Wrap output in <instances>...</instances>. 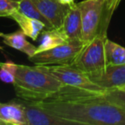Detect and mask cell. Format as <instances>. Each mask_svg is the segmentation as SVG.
<instances>
[{
  "label": "cell",
  "instance_id": "obj_1",
  "mask_svg": "<svg viewBox=\"0 0 125 125\" xmlns=\"http://www.w3.org/2000/svg\"><path fill=\"white\" fill-rule=\"evenodd\" d=\"M105 93L62 86L45 100L33 103L74 124L125 125V109L110 100Z\"/></svg>",
  "mask_w": 125,
  "mask_h": 125
},
{
  "label": "cell",
  "instance_id": "obj_2",
  "mask_svg": "<svg viewBox=\"0 0 125 125\" xmlns=\"http://www.w3.org/2000/svg\"><path fill=\"white\" fill-rule=\"evenodd\" d=\"M14 89L18 99L28 102L44 101L62 87L43 65L18 64Z\"/></svg>",
  "mask_w": 125,
  "mask_h": 125
},
{
  "label": "cell",
  "instance_id": "obj_3",
  "mask_svg": "<svg viewBox=\"0 0 125 125\" xmlns=\"http://www.w3.org/2000/svg\"><path fill=\"white\" fill-rule=\"evenodd\" d=\"M106 38V30L102 29L95 38L84 45L70 65L87 75L103 71L107 66L104 51Z\"/></svg>",
  "mask_w": 125,
  "mask_h": 125
},
{
  "label": "cell",
  "instance_id": "obj_4",
  "mask_svg": "<svg viewBox=\"0 0 125 125\" xmlns=\"http://www.w3.org/2000/svg\"><path fill=\"white\" fill-rule=\"evenodd\" d=\"M77 4L80 8L82 18L81 39L87 44L102 30L104 0H83Z\"/></svg>",
  "mask_w": 125,
  "mask_h": 125
},
{
  "label": "cell",
  "instance_id": "obj_5",
  "mask_svg": "<svg viewBox=\"0 0 125 125\" xmlns=\"http://www.w3.org/2000/svg\"><path fill=\"white\" fill-rule=\"evenodd\" d=\"M86 44L82 40H68L64 44L28 57L35 65L70 64Z\"/></svg>",
  "mask_w": 125,
  "mask_h": 125
},
{
  "label": "cell",
  "instance_id": "obj_6",
  "mask_svg": "<svg viewBox=\"0 0 125 125\" xmlns=\"http://www.w3.org/2000/svg\"><path fill=\"white\" fill-rule=\"evenodd\" d=\"M43 67L63 86H69L97 93H105L107 91L91 81L87 74L74 68L70 64L43 65Z\"/></svg>",
  "mask_w": 125,
  "mask_h": 125
},
{
  "label": "cell",
  "instance_id": "obj_7",
  "mask_svg": "<svg viewBox=\"0 0 125 125\" xmlns=\"http://www.w3.org/2000/svg\"><path fill=\"white\" fill-rule=\"evenodd\" d=\"M24 106L27 125H72V122L49 113L33 102L21 101Z\"/></svg>",
  "mask_w": 125,
  "mask_h": 125
},
{
  "label": "cell",
  "instance_id": "obj_8",
  "mask_svg": "<svg viewBox=\"0 0 125 125\" xmlns=\"http://www.w3.org/2000/svg\"><path fill=\"white\" fill-rule=\"evenodd\" d=\"M88 77L106 90L118 89L125 85V63L108 65L103 71L90 75Z\"/></svg>",
  "mask_w": 125,
  "mask_h": 125
},
{
  "label": "cell",
  "instance_id": "obj_9",
  "mask_svg": "<svg viewBox=\"0 0 125 125\" xmlns=\"http://www.w3.org/2000/svg\"><path fill=\"white\" fill-rule=\"evenodd\" d=\"M38 10L48 20L53 28H61L70 6L59 0H32Z\"/></svg>",
  "mask_w": 125,
  "mask_h": 125
},
{
  "label": "cell",
  "instance_id": "obj_10",
  "mask_svg": "<svg viewBox=\"0 0 125 125\" xmlns=\"http://www.w3.org/2000/svg\"><path fill=\"white\" fill-rule=\"evenodd\" d=\"M0 122L3 125H27L22 102L12 100L8 103H0Z\"/></svg>",
  "mask_w": 125,
  "mask_h": 125
},
{
  "label": "cell",
  "instance_id": "obj_11",
  "mask_svg": "<svg viewBox=\"0 0 125 125\" xmlns=\"http://www.w3.org/2000/svg\"><path fill=\"white\" fill-rule=\"evenodd\" d=\"M60 28L69 40H82V18L80 8L77 4L70 6Z\"/></svg>",
  "mask_w": 125,
  "mask_h": 125
},
{
  "label": "cell",
  "instance_id": "obj_12",
  "mask_svg": "<svg viewBox=\"0 0 125 125\" xmlns=\"http://www.w3.org/2000/svg\"><path fill=\"white\" fill-rule=\"evenodd\" d=\"M10 18L14 20L19 25L20 28L25 33V35L32 39L33 41L37 40L40 33L45 28V25L43 22H41L39 20L25 16L18 10H15L10 15Z\"/></svg>",
  "mask_w": 125,
  "mask_h": 125
},
{
  "label": "cell",
  "instance_id": "obj_13",
  "mask_svg": "<svg viewBox=\"0 0 125 125\" xmlns=\"http://www.w3.org/2000/svg\"><path fill=\"white\" fill-rule=\"evenodd\" d=\"M0 37L3 38V41L6 45L27 54L28 57L35 54L37 47L27 40L26 35L21 30H17L10 33H1Z\"/></svg>",
  "mask_w": 125,
  "mask_h": 125
},
{
  "label": "cell",
  "instance_id": "obj_14",
  "mask_svg": "<svg viewBox=\"0 0 125 125\" xmlns=\"http://www.w3.org/2000/svg\"><path fill=\"white\" fill-rule=\"evenodd\" d=\"M68 40L67 36L60 28L42 31L40 45L37 47L35 54L55 48L58 45L64 44Z\"/></svg>",
  "mask_w": 125,
  "mask_h": 125
},
{
  "label": "cell",
  "instance_id": "obj_15",
  "mask_svg": "<svg viewBox=\"0 0 125 125\" xmlns=\"http://www.w3.org/2000/svg\"><path fill=\"white\" fill-rule=\"evenodd\" d=\"M106 65H119L125 63V48L106 38L104 43Z\"/></svg>",
  "mask_w": 125,
  "mask_h": 125
},
{
  "label": "cell",
  "instance_id": "obj_16",
  "mask_svg": "<svg viewBox=\"0 0 125 125\" xmlns=\"http://www.w3.org/2000/svg\"><path fill=\"white\" fill-rule=\"evenodd\" d=\"M18 10L23 15L27 16H29L33 19H36L40 21L45 25V28L47 29H52V26L48 20L45 19V17L38 10L36 6L34 5L32 0H21L20 2H18Z\"/></svg>",
  "mask_w": 125,
  "mask_h": 125
},
{
  "label": "cell",
  "instance_id": "obj_17",
  "mask_svg": "<svg viewBox=\"0 0 125 125\" xmlns=\"http://www.w3.org/2000/svg\"><path fill=\"white\" fill-rule=\"evenodd\" d=\"M17 67L18 64L10 60H7L4 62H0V80L4 83L14 84Z\"/></svg>",
  "mask_w": 125,
  "mask_h": 125
},
{
  "label": "cell",
  "instance_id": "obj_18",
  "mask_svg": "<svg viewBox=\"0 0 125 125\" xmlns=\"http://www.w3.org/2000/svg\"><path fill=\"white\" fill-rule=\"evenodd\" d=\"M18 9V2L12 0H0V17H9Z\"/></svg>",
  "mask_w": 125,
  "mask_h": 125
},
{
  "label": "cell",
  "instance_id": "obj_19",
  "mask_svg": "<svg viewBox=\"0 0 125 125\" xmlns=\"http://www.w3.org/2000/svg\"><path fill=\"white\" fill-rule=\"evenodd\" d=\"M120 1L121 0H104V13L103 25H104V28H105V29L113 12L117 8Z\"/></svg>",
  "mask_w": 125,
  "mask_h": 125
},
{
  "label": "cell",
  "instance_id": "obj_20",
  "mask_svg": "<svg viewBox=\"0 0 125 125\" xmlns=\"http://www.w3.org/2000/svg\"><path fill=\"white\" fill-rule=\"evenodd\" d=\"M105 95L111 101L125 109V92L118 89H111L107 90Z\"/></svg>",
  "mask_w": 125,
  "mask_h": 125
},
{
  "label": "cell",
  "instance_id": "obj_21",
  "mask_svg": "<svg viewBox=\"0 0 125 125\" xmlns=\"http://www.w3.org/2000/svg\"><path fill=\"white\" fill-rule=\"evenodd\" d=\"M62 4H68L69 6H72L74 4H75V0H59Z\"/></svg>",
  "mask_w": 125,
  "mask_h": 125
},
{
  "label": "cell",
  "instance_id": "obj_22",
  "mask_svg": "<svg viewBox=\"0 0 125 125\" xmlns=\"http://www.w3.org/2000/svg\"><path fill=\"white\" fill-rule=\"evenodd\" d=\"M118 90H121V91H123V92H125V85L123 86V87H121L120 88H118Z\"/></svg>",
  "mask_w": 125,
  "mask_h": 125
},
{
  "label": "cell",
  "instance_id": "obj_23",
  "mask_svg": "<svg viewBox=\"0 0 125 125\" xmlns=\"http://www.w3.org/2000/svg\"><path fill=\"white\" fill-rule=\"evenodd\" d=\"M12 1H16V2H20L21 0H12Z\"/></svg>",
  "mask_w": 125,
  "mask_h": 125
},
{
  "label": "cell",
  "instance_id": "obj_24",
  "mask_svg": "<svg viewBox=\"0 0 125 125\" xmlns=\"http://www.w3.org/2000/svg\"><path fill=\"white\" fill-rule=\"evenodd\" d=\"M0 50H3V47L1 46V45H0Z\"/></svg>",
  "mask_w": 125,
  "mask_h": 125
},
{
  "label": "cell",
  "instance_id": "obj_25",
  "mask_svg": "<svg viewBox=\"0 0 125 125\" xmlns=\"http://www.w3.org/2000/svg\"><path fill=\"white\" fill-rule=\"evenodd\" d=\"M0 125H3V123H1V122H0Z\"/></svg>",
  "mask_w": 125,
  "mask_h": 125
},
{
  "label": "cell",
  "instance_id": "obj_26",
  "mask_svg": "<svg viewBox=\"0 0 125 125\" xmlns=\"http://www.w3.org/2000/svg\"></svg>",
  "mask_w": 125,
  "mask_h": 125
}]
</instances>
